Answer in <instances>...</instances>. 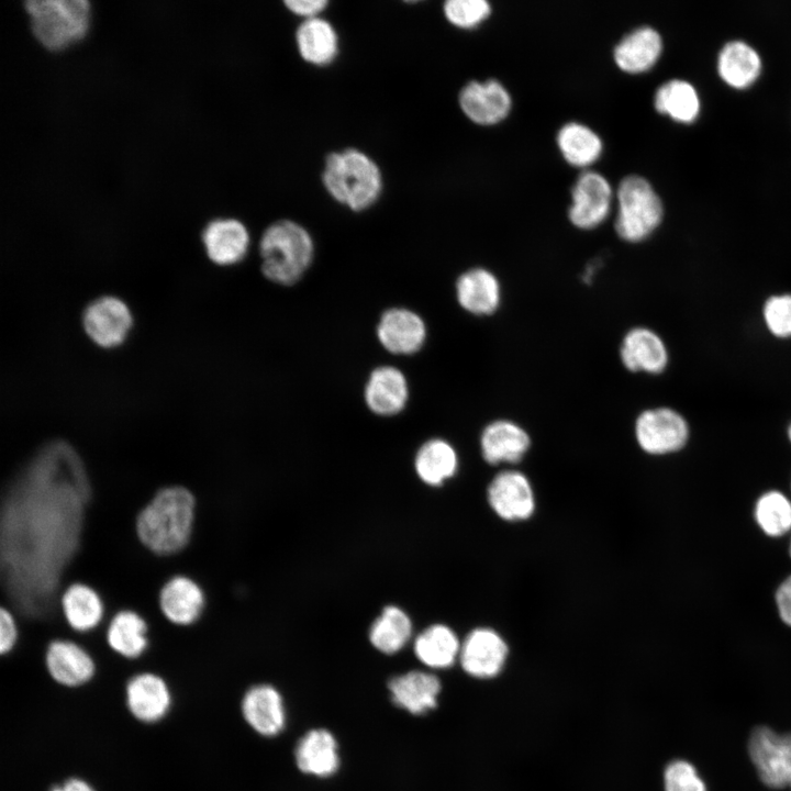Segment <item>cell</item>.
Listing matches in <instances>:
<instances>
[{
	"label": "cell",
	"mask_w": 791,
	"mask_h": 791,
	"mask_svg": "<svg viewBox=\"0 0 791 791\" xmlns=\"http://www.w3.org/2000/svg\"><path fill=\"white\" fill-rule=\"evenodd\" d=\"M196 517V500L183 487L159 490L136 519L140 541L151 552L169 556L189 543Z\"/></svg>",
	"instance_id": "cell-1"
},
{
	"label": "cell",
	"mask_w": 791,
	"mask_h": 791,
	"mask_svg": "<svg viewBox=\"0 0 791 791\" xmlns=\"http://www.w3.org/2000/svg\"><path fill=\"white\" fill-rule=\"evenodd\" d=\"M322 182L338 203L359 212L370 208L382 191V175L376 161L357 148L330 153Z\"/></svg>",
	"instance_id": "cell-2"
},
{
	"label": "cell",
	"mask_w": 791,
	"mask_h": 791,
	"mask_svg": "<svg viewBox=\"0 0 791 791\" xmlns=\"http://www.w3.org/2000/svg\"><path fill=\"white\" fill-rule=\"evenodd\" d=\"M261 271L269 280L291 286L310 266L314 245L308 231L291 220H278L261 235Z\"/></svg>",
	"instance_id": "cell-3"
},
{
	"label": "cell",
	"mask_w": 791,
	"mask_h": 791,
	"mask_svg": "<svg viewBox=\"0 0 791 791\" xmlns=\"http://www.w3.org/2000/svg\"><path fill=\"white\" fill-rule=\"evenodd\" d=\"M35 38L59 51L85 36L89 26L87 0H29L24 3Z\"/></svg>",
	"instance_id": "cell-4"
},
{
	"label": "cell",
	"mask_w": 791,
	"mask_h": 791,
	"mask_svg": "<svg viewBox=\"0 0 791 791\" xmlns=\"http://www.w3.org/2000/svg\"><path fill=\"white\" fill-rule=\"evenodd\" d=\"M616 200L615 231L628 243L646 239L662 221L661 200L644 177L630 175L623 178L616 191Z\"/></svg>",
	"instance_id": "cell-5"
},
{
	"label": "cell",
	"mask_w": 791,
	"mask_h": 791,
	"mask_svg": "<svg viewBox=\"0 0 791 791\" xmlns=\"http://www.w3.org/2000/svg\"><path fill=\"white\" fill-rule=\"evenodd\" d=\"M638 446L647 454L661 456L682 449L690 437L687 419L669 406H657L639 413L634 426Z\"/></svg>",
	"instance_id": "cell-6"
},
{
	"label": "cell",
	"mask_w": 791,
	"mask_h": 791,
	"mask_svg": "<svg viewBox=\"0 0 791 791\" xmlns=\"http://www.w3.org/2000/svg\"><path fill=\"white\" fill-rule=\"evenodd\" d=\"M748 754L765 786L791 787V733L779 735L767 726H757L748 739Z\"/></svg>",
	"instance_id": "cell-7"
},
{
	"label": "cell",
	"mask_w": 791,
	"mask_h": 791,
	"mask_svg": "<svg viewBox=\"0 0 791 791\" xmlns=\"http://www.w3.org/2000/svg\"><path fill=\"white\" fill-rule=\"evenodd\" d=\"M133 324L126 303L113 296L97 298L82 314V326L88 337L102 348L122 344Z\"/></svg>",
	"instance_id": "cell-8"
},
{
	"label": "cell",
	"mask_w": 791,
	"mask_h": 791,
	"mask_svg": "<svg viewBox=\"0 0 791 791\" xmlns=\"http://www.w3.org/2000/svg\"><path fill=\"white\" fill-rule=\"evenodd\" d=\"M571 200L568 218L572 225L581 230H592L609 216L613 190L601 174L584 171L572 187Z\"/></svg>",
	"instance_id": "cell-9"
},
{
	"label": "cell",
	"mask_w": 791,
	"mask_h": 791,
	"mask_svg": "<svg viewBox=\"0 0 791 791\" xmlns=\"http://www.w3.org/2000/svg\"><path fill=\"white\" fill-rule=\"evenodd\" d=\"M45 671L56 683L77 688L90 682L97 673L93 656L71 639H53L44 655Z\"/></svg>",
	"instance_id": "cell-10"
},
{
	"label": "cell",
	"mask_w": 791,
	"mask_h": 791,
	"mask_svg": "<svg viewBox=\"0 0 791 791\" xmlns=\"http://www.w3.org/2000/svg\"><path fill=\"white\" fill-rule=\"evenodd\" d=\"M508 654V645L497 631L477 627L461 643L458 660L469 676L489 679L502 671Z\"/></svg>",
	"instance_id": "cell-11"
},
{
	"label": "cell",
	"mask_w": 791,
	"mask_h": 791,
	"mask_svg": "<svg viewBox=\"0 0 791 791\" xmlns=\"http://www.w3.org/2000/svg\"><path fill=\"white\" fill-rule=\"evenodd\" d=\"M487 499L492 511L504 521L527 520L535 511L531 481L519 470L499 472L488 486Z\"/></svg>",
	"instance_id": "cell-12"
},
{
	"label": "cell",
	"mask_w": 791,
	"mask_h": 791,
	"mask_svg": "<svg viewBox=\"0 0 791 791\" xmlns=\"http://www.w3.org/2000/svg\"><path fill=\"white\" fill-rule=\"evenodd\" d=\"M125 701L130 713L144 723L163 720L171 706V691L167 681L151 670L133 673L125 684Z\"/></svg>",
	"instance_id": "cell-13"
},
{
	"label": "cell",
	"mask_w": 791,
	"mask_h": 791,
	"mask_svg": "<svg viewBox=\"0 0 791 791\" xmlns=\"http://www.w3.org/2000/svg\"><path fill=\"white\" fill-rule=\"evenodd\" d=\"M458 102L464 114L480 125H493L503 121L512 107L509 91L495 79L468 82L460 90Z\"/></svg>",
	"instance_id": "cell-14"
},
{
	"label": "cell",
	"mask_w": 791,
	"mask_h": 791,
	"mask_svg": "<svg viewBox=\"0 0 791 791\" xmlns=\"http://www.w3.org/2000/svg\"><path fill=\"white\" fill-rule=\"evenodd\" d=\"M620 357L632 372L659 375L669 364V352L661 336L645 326L631 328L624 336Z\"/></svg>",
	"instance_id": "cell-15"
},
{
	"label": "cell",
	"mask_w": 791,
	"mask_h": 791,
	"mask_svg": "<svg viewBox=\"0 0 791 791\" xmlns=\"http://www.w3.org/2000/svg\"><path fill=\"white\" fill-rule=\"evenodd\" d=\"M202 243L211 261L222 266L233 265L245 257L249 234L236 219H214L204 226Z\"/></svg>",
	"instance_id": "cell-16"
},
{
	"label": "cell",
	"mask_w": 791,
	"mask_h": 791,
	"mask_svg": "<svg viewBox=\"0 0 791 791\" xmlns=\"http://www.w3.org/2000/svg\"><path fill=\"white\" fill-rule=\"evenodd\" d=\"M531 446L527 432L510 420L489 423L480 436L483 459L490 465L520 461Z\"/></svg>",
	"instance_id": "cell-17"
},
{
	"label": "cell",
	"mask_w": 791,
	"mask_h": 791,
	"mask_svg": "<svg viewBox=\"0 0 791 791\" xmlns=\"http://www.w3.org/2000/svg\"><path fill=\"white\" fill-rule=\"evenodd\" d=\"M205 604L201 587L186 576L171 577L160 589L159 608L165 617L179 626L193 624Z\"/></svg>",
	"instance_id": "cell-18"
},
{
	"label": "cell",
	"mask_w": 791,
	"mask_h": 791,
	"mask_svg": "<svg viewBox=\"0 0 791 791\" xmlns=\"http://www.w3.org/2000/svg\"><path fill=\"white\" fill-rule=\"evenodd\" d=\"M377 334L382 346L392 354H413L417 352L426 336L423 320L406 309L386 311L378 324Z\"/></svg>",
	"instance_id": "cell-19"
},
{
	"label": "cell",
	"mask_w": 791,
	"mask_h": 791,
	"mask_svg": "<svg viewBox=\"0 0 791 791\" xmlns=\"http://www.w3.org/2000/svg\"><path fill=\"white\" fill-rule=\"evenodd\" d=\"M242 713L247 724L264 736L277 735L286 723L281 695L269 684L247 690L242 700Z\"/></svg>",
	"instance_id": "cell-20"
},
{
	"label": "cell",
	"mask_w": 791,
	"mask_h": 791,
	"mask_svg": "<svg viewBox=\"0 0 791 791\" xmlns=\"http://www.w3.org/2000/svg\"><path fill=\"white\" fill-rule=\"evenodd\" d=\"M458 303L475 315H490L501 303V285L497 276L486 268H472L459 276L456 282Z\"/></svg>",
	"instance_id": "cell-21"
},
{
	"label": "cell",
	"mask_w": 791,
	"mask_h": 791,
	"mask_svg": "<svg viewBox=\"0 0 791 791\" xmlns=\"http://www.w3.org/2000/svg\"><path fill=\"white\" fill-rule=\"evenodd\" d=\"M662 51L660 34L650 26H640L626 34L614 48V62L624 73L649 70Z\"/></svg>",
	"instance_id": "cell-22"
},
{
	"label": "cell",
	"mask_w": 791,
	"mask_h": 791,
	"mask_svg": "<svg viewBox=\"0 0 791 791\" xmlns=\"http://www.w3.org/2000/svg\"><path fill=\"white\" fill-rule=\"evenodd\" d=\"M394 704L412 714H423L437 705L441 682L435 675L409 671L388 683Z\"/></svg>",
	"instance_id": "cell-23"
},
{
	"label": "cell",
	"mask_w": 791,
	"mask_h": 791,
	"mask_svg": "<svg viewBox=\"0 0 791 791\" xmlns=\"http://www.w3.org/2000/svg\"><path fill=\"white\" fill-rule=\"evenodd\" d=\"M368 408L379 415L402 411L408 400V383L403 374L390 366L375 369L365 388Z\"/></svg>",
	"instance_id": "cell-24"
},
{
	"label": "cell",
	"mask_w": 791,
	"mask_h": 791,
	"mask_svg": "<svg viewBox=\"0 0 791 791\" xmlns=\"http://www.w3.org/2000/svg\"><path fill=\"white\" fill-rule=\"evenodd\" d=\"M147 631V623L138 613L122 610L114 614L107 627V644L120 657L137 660L149 646Z\"/></svg>",
	"instance_id": "cell-25"
},
{
	"label": "cell",
	"mask_w": 791,
	"mask_h": 791,
	"mask_svg": "<svg viewBox=\"0 0 791 791\" xmlns=\"http://www.w3.org/2000/svg\"><path fill=\"white\" fill-rule=\"evenodd\" d=\"M60 608L68 626L78 633L97 628L104 617L100 595L85 583L68 586L60 597Z\"/></svg>",
	"instance_id": "cell-26"
},
{
	"label": "cell",
	"mask_w": 791,
	"mask_h": 791,
	"mask_svg": "<svg viewBox=\"0 0 791 791\" xmlns=\"http://www.w3.org/2000/svg\"><path fill=\"white\" fill-rule=\"evenodd\" d=\"M296 44L302 59L315 66L331 64L338 54L335 29L320 16L300 23L296 32Z\"/></svg>",
	"instance_id": "cell-27"
},
{
	"label": "cell",
	"mask_w": 791,
	"mask_h": 791,
	"mask_svg": "<svg viewBox=\"0 0 791 791\" xmlns=\"http://www.w3.org/2000/svg\"><path fill=\"white\" fill-rule=\"evenodd\" d=\"M296 761L305 773L317 777L333 775L339 766L334 736L322 728L308 732L298 743Z\"/></svg>",
	"instance_id": "cell-28"
},
{
	"label": "cell",
	"mask_w": 791,
	"mask_h": 791,
	"mask_svg": "<svg viewBox=\"0 0 791 791\" xmlns=\"http://www.w3.org/2000/svg\"><path fill=\"white\" fill-rule=\"evenodd\" d=\"M717 70L727 85L743 89L753 85L758 78L761 59L747 43L732 41L726 43L718 54Z\"/></svg>",
	"instance_id": "cell-29"
},
{
	"label": "cell",
	"mask_w": 791,
	"mask_h": 791,
	"mask_svg": "<svg viewBox=\"0 0 791 791\" xmlns=\"http://www.w3.org/2000/svg\"><path fill=\"white\" fill-rule=\"evenodd\" d=\"M460 646L461 643L449 626L434 624L415 638L414 653L425 666L444 669L459 658Z\"/></svg>",
	"instance_id": "cell-30"
},
{
	"label": "cell",
	"mask_w": 791,
	"mask_h": 791,
	"mask_svg": "<svg viewBox=\"0 0 791 791\" xmlns=\"http://www.w3.org/2000/svg\"><path fill=\"white\" fill-rule=\"evenodd\" d=\"M557 145L565 160L575 167L595 163L603 151L600 136L589 126L569 122L557 134Z\"/></svg>",
	"instance_id": "cell-31"
},
{
	"label": "cell",
	"mask_w": 791,
	"mask_h": 791,
	"mask_svg": "<svg viewBox=\"0 0 791 791\" xmlns=\"http://www.w3.org/2000/svg\"><path fill=\"white\" fill-rule=\"evenodd\" d=\"M414 466L423 482L430 486H441L456 474L458 456L448 442L434 438L421 446L415 456Z\"/></svg>",
	"instance_id": "cell-32"
},
{
	"label": "cell",
	"mask_w": 791,
	"mask_h": 791,
	"mask_svg": "<svg viewBox=\"0 0 791 791\" xmlns=\"http://www.w3.org/2000/svg\"><path fill=\"white\" fill-rule=\"evenodd\" d=\"M656 110L672 120L690 123L700 111V100L694 87L681 79H672L661 85L654 98Z\"/></svg>",
	"instance_id": "cell-33"
},
{
	"label": "cell",
	"mask_w": 791,
	"mask_h": 791,
	"mask_svg": "<svg viewBox=\"0 0 791 791\" xmlns=\"http://www.w3.org/2000/svg\"><path fill=\"white\" fill-rule=\"evenodd\" d=\"M412 635V622L399 606L388 605L369 630L371 644L381 653L394 654L402 649Z\"/></svg>",
	"instance_id": "cell-34"
},
{
	"label": "cell",
	"mask_w": 791,
	"mask_h": 791,
	"mask_svg": "<svg viewBox=\"0 0 791 791\" xmlns=\"http://www.w3.org/2000/svg\"><path fill=\"white\" fill-rule=\"evenodd\" d=\"M754 515L768 536L780 537L791 531V501L780 491L762 493L756 501Z\"/></svg>",
	"instance_id": "cell-35"
},
{
	"label": "cell",
	"mask_w": 791,
	"mask_h": 791,
	"mask_svg": "<svg viewBox=\"0 0 791 791\" xmlns=\"http://www.w3.org/2000/svg\"><path fill=\"white\" fill-rule=\"evenodd\" d=\"M764 324L776 338H791V292L768 297L761 309Z\"/></svg>",
	"instance_id": "cell-36"
},
{
	"label": "cell",
	"mask_w": 791,
	"mask_h": 791,
	"mask_svg": "<svg viewBox=\"0 0 791 791\" xmlns=\"http://www.w3.org/2000/svg\"><path fill=\"white\" fill-rule=\"evenodd\" d=\"M443 10L447 21L460 29L476 27L491 14V5L486 0H448Z\"/></svg>",
	"instance_id": "cell-37"
},
{
	"label": "cell",
	"mask_w": 791,
	"mask_h": 791,
	"mask_svg": "<svg viewBox=\"0 0 791 791\" xmlns=\"http://www.w3.org/2000/svg\"><path fill=\"white\" fill-rule=\"evenodd\" d=\"M665 791H706L697 769L686 760L669 762L664 771Z\"/></svg>",
	"instance_id": "cell-38"
},
{
	"label": "cell",
	"mask_w": 791,
	"mask_h": 791,
	"mask_svg": "<svg viewBox=\"0 0 791 791\" xmlns=\"http://www.w3.org/2000/svg\"><path fill=\"white\" fill-rule=\"evenodd\" d=\"M20 627L14 614L7 608L0 606V655L10 654L18 645Z\"/></svg>",
	"instance_id": "cell-39"
},
{
	"label": "cell",
	"mask_w": 791,
	"mask_h": 791,
	"mask_svg": "<svg viewBox=\"0 0 791 791\" xmlns=\"http://www.w3.org/2000/svg\"><path fill=\"white\" fill-rule=\"evenodd\" d=\"M326 0H286V8L303 20L316 18L327 7Z\"/></svg>",
	"instance_id": "cell-40"
},
{
	"label": "cell",
	"mask_w": 791,
	"mask_h": 791,
	"mask_svg": "<svg viewBox=\"0 0 791 791\" xmlns=\"http://www.w3.org/2000/svg\"><path fill=\"white\" fill-rule=\"evenodd\" d=\"M776 604L780 619L791 627V575L777 588Z\"/></svg>",
	"instance_id": "cell-41"
},
{
	"label": "cell",
	"mask_w": 791,
	"mask_h": 791,
	"mask_svg": "<svg viewBox=\"0 0 791 791\" xmlns=\"http://www.w3.org/2000/svg\"><path fill=\"white\" fill-rule=\"evenodd\" d=\"M51 791H96L93 787L80 778H69L62 784L55 786Z\"/></svg>",
	"instance_id": "cell-42"
},
{
	"label": "cell",
	"mask_w": 791,
	"mask_h": 791,
	"mask_svg": "<svg viewBox=\"0 0 791 791\" xmlns=\"http://www.w3.org/2000/svg\"><path fill=\"white\" fill-rule=\"evenodd\" d=\"M787 435H788L789 442L791 443V420H790V422H789V424H788V427H787Z\"/></svg>",
	"instance_id": "cell-43"
},
{
	"label": "cell",
	"mask_w": 791,
	"mask_h": 791,
	"mask_svg": "<svg viewBox=\"0 0 791 791\" xmlns=\"http://www.w3.org/2000/svg\"><path fill=\"white\" fill-rule=\"evenodd\" d=\"M789 554H790V557H791V542H790V547H789Z\"/></svg>",
	"instance_id": "cell-44"
}]
</instances>
